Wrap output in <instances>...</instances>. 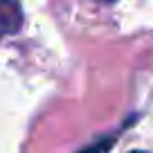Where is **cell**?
Masks as SVG:
<instances>
[{
  "instance_id": "obj_2",
  "label": "cell",
  "mask_w": 153,
  "mask_h": 153,
  "mask_svg": "<svg viewBox=\"0 0 153 153\" xmlns=\"http://www.w3.org/2000/svg\"><path fill=\"white\" fill-rule=\"evenodd\" d=\"M97 2H101V5H110V2H115V0H97Z\"/></svg>"
},
{
  "instance_id": "obj_1",
  "label": "cell",
  "mask_w": 153,
  "mask_h": 153,
  "mask_svg": "<svg viewBox=\"0 0 153 153\" xmlns=\"http://www.w3.org/2000/svg\"><path fill=\"white\" fill-rule=\"evenodd\" d=\"M23 25V9L18 0H0V41L14 36Z\"/></svg>"
}]
</instances>
